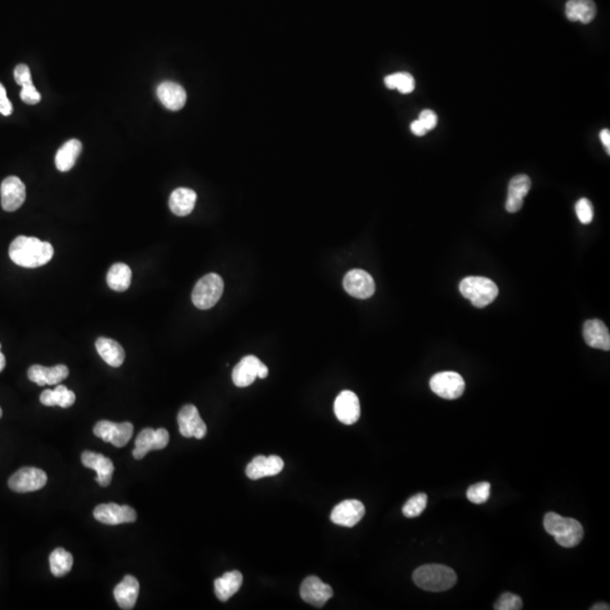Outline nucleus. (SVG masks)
<instances>
[{
	"label": "nucleus",
	"mask_w": 610,
	"mask_h": 610,
	"mask_svg": "<svg viewBox=\"0 0 610 610\" xmlns=\"http://www.w3.org/2000/svg\"><path fill=\"white\" fill-rule=\"evenodd\" d=\"M9 258L23 268H38L54 257V247L49 242L30 236H17L9 247Z\"/></svg>",
	"instance_id": "obj_1"
},
{
	"label": "nucleus",
	"mask_w": 610,
	"mask_h": 610,
	"mask_svg": "<svg viewBox=\"0 0 610 610\" xmlns=\"http://www.w3.org/2000/svg\"><path fill=\"white\" fill-rule=\"evenodd\" d=\"M544 528L562 547H575L582 542L584 536V527L578 520L564 518L557 513L549 512L545 515Z\"/></svg>",
	"instance_id": "obj_2"
},
{
	"label": "nucleus",
	"mask_w": 610,
	"mask_h": 610,
	"mask_svg": "<svg viewBox=\"0 0 610 610\" xmlns=\"http://www.w3.org/2000/svg\"><path fill=\"white\" fill-rule=\"evenodd\" d=\"M456 572L441 564H427L415 570L413 580L417 586L431 593H442L457 584Z\"/></svg>",
	"instance_id": "obj_3"
},
{
	"label": "nucleus",
	"mask_w": 610,
	"mask_h": 610,
	"mask_svg": "<svg viewBox=\"0 0 610 610\" xmlns=\"http://www.w3.org/2000/svg\"><path fill=\"white\" fill-rule=\"evenodd\" d=\"M460 293L476 307H485L495 301L498 287L493 280L486 277H466L460 286Z\"/></svg>",
	"instance_id": "obj_4"
},
{
	"label": "nucleus",
	"mask_w": 610,
	"mask_h": 610,
	"mask_svg": "<svg viewBox=\"0 0 610 610\" xmlns=\"http://www.w3.org/2000/svg\"><path fill=\"white\" fill-rule=\"evenodd\" d=\"M224 292V282L218 274H208L200 278L192 291V303L200 310L212 309Z\"/></svg>",
	"instance_id": "obj_5"
},
{
	"label": "nucleus",
	"mask_w": 610,
	"mask_h": 610,
	"mask_svg": "<svg viewBox=\"0 0 610 610\" xmlns=\"http://www.w3.org/2000/svg\"><path fill=\"white\" fill-rule=\"evenodd\" d=\"M93 432L96 436L105 442L114 444L116 448H123L132 438L134 425L129 422L118 424L110 420H101L96 424Z\"/></svg>",
	"instance_id": "obj_6"
},
{
	"label": "nucleus",
	"mask_w": 610,
	"mask_h": 610,
	"mask_svg": "<svg viewBox=\"0 0 610 610\" xmlns=\"http://www.w3.org/2000/svg\"><path fill=\"white\" fill-rule=\"evenodd\" d=\"M429 387L432 391L443 399H458L464 395V378L457 372H441L433 375L429 381Z\"/></svg>",
	"instance_id": "obj_7"
},
{
	"label": "nucleus",
	"mask_w": 610,
	"mask_h": 610,
	"mask_svg": "<svg viewBox=\"0 0 610 610\" xmlns=\"http://www.w3.org/2000/svg\"><path fill=\"white\" fill-rule=\"evenodd\" d=\"M48 482L45 471L38 468L25 467L16 471L8 480V486L16 493L39 491Z\"/></svg>",
	"instance_id": "obj_8"
},
{
	"label": "nucleus",
	"mask_w": 610,
	"mask_h": 610,
	"mask_svg": "<svg viewBox=\"0 0 610 610\" xmlns=\"http://www.w3.org/2000/svg\"><path fill=\"white\" fill-rule=\"evenodd\" d=\"M170 441V434L165 429H144L135 441L132 456L140 460L152 450H162L167 447Z\"/></svg>",
	"instance_id": "obj_9"
},
{
	"label": "nucleus",
	"mask_w": 610,
	"mask_h": 610,
	"mask_svg": "<svg viewBox=\"0 0 610 610\" xmlns=\"http://www.w3.org/2000/svg\"><path fill=\"white\" fill-rule=\"evenodd\" d=\"M300 595L304 602L314 606L317 608H322L330 600L334 595V591L329 584L322 582L318 577H307L304 579L300 589Z\"/></svg>",
	"instance_id": "obj_10"
},
{
	"label": "nucleus",
	"mask_w": 610,
	"mask_h": 610,
	"mask_svg": "<svg viewBox=\"0 0 610 610\" xmlns=\"http://www.w3.org/2000/svg\"><path fill=\"white\" fill-rule=\"evenodd\" d=\"M93 514L98 522L110 526L130 524L137 519V513L131 506L116 503L100 504L94 509Z\"/></svg>",
	"instance_id": "obj_11"
},
{
	"label": "nucleus",
	"mask_w": 610,
	"mask_h": 610,
	"mask_svg": "<svg viewBox=\"0 0 610 610\" xmlns=\"http://www.w3.org/2000/svg\"><path fill=\"white\" fill-rule=\"evenodd\" d=\"M180 433L185 438L204 439L207 434V426L196 406L185 405L178 414Z\"/></svg>",
	"instance_id": "obj_12"
},
{
	"label": "nucleus",
	"mask_w": 610,
	"mask_h": 610,
	"mask_svg": "<svg viewBox=\"0 0 610 610\" xmlns=\"http://www.w3.org/2000/svg\"><path fill=\"white\" fill-rule=\"evenodd\" d=\"M1 207L6 212H15L26 199V188L17 176H8L0 187Z\"/></svg>",
	"instance_id": "obj_13"
},
{
	"label": "nucleus",
	"mask_w": 610,
	"mask_h": 610,
	"mask_svg": "<svg viewBox=\"0 0 610 610\" xmlns=\"http://www.w3.org/2000/svg\"><path fill=\"white\" fill-rule=\"evenodd\" d=\"M344 289L353 298L365 300L374 294L375 283L372 276L362 269H353L344 278Z\"/></svg>",
	"instance_id": "obj_14"
},
{
	"label": "nucleus",
	"mask_w": 610,
	"mask_h": 610,
	"mask_svg": "<svg viewBox=\"0 0 610 610\" xmlns=\"http://www.w3.org/2000/svg\"><path fill=\"white\" fill-rule=\"evenodd\" d=\"M364 514L365 508L360 501L346 500L335 506L330 519L337 526L351 528L363 519Z\"/></svg>",
	"instance_id": "obj_15"
},
{
	"label": "nucleus",
	"mask_w": 610,
	"mask_h": 610,
	"mask_svg": "<svg viewBox=\"0 0 610 610\" xmlns=\"http://www.w3.org/2000/svg\"><path fill=\"white\" fill-rule=\"evenodd\" d=\"M334 411L340 422L345 425H353L360 416L358 397L353 391H342L335 400Z\"/></svg>",
	"instance_id": "obj_16"
},
{
	"label": "nucleus",
	"mask_w": 610,
	"mask_h": 610,
	"mask_svg": "<svg viewBox=\"0 0 610 610\" xmlns=\"http://www.w3.org/2000/svg\"><path fill=\"white\" fill-rule=\"evenodd\" d=\"M82 462L86 468L96 471V482L102 487H107L112 482L114 473V462L101 453L85 451L82 455Z\"/></svg>",
	"instance_id": "obj_17"
},
{
	"label": "nucleus",
	"mask_w": 610,
	"mask_h": 610,
	"mask_svg": "<svg viewBox=\"0 0 610 610\" xmlns=\"http://www.w3.org/2000/svg\"><path fill=\"white\" fill-rule=\"evenodd\" d=\"M283 459L278 456H258L251 460L245 469L247 478L261 480L264 477L276 476L283 471Z\"/></svg>",
	"instance_id": "obj_18"
},
{
	"label": "nucleus",
	"mask_w": 610,
	"mask_h": 610,
	"mask_svg": "<svg viewBox=\"0 0 610 610\" xmlns=\"http://www.w3.org/2000/svg\"><path fill=\"white\" fill-rule=\"evenodd\" d=\"M69 375V369L63 364L45 367L41 365H32L27 371V376L30 381L34 382L40 387L43 386H56L63 381Z\"/></svg>",
	"instance_id": "obj_19"
},
{
	"label": "nucleus",
	"mask_w": 610,
	"mask_h": 610,
	"mask_svg": "<svg viewBox=\"0 0 610 610\" xmlns=\"http://www.w3.org/2000/svg\"><path fill=\"white\" fill-rule=\"evenodd\" d=\"M261 364V360L253 355L242 358L233 369V383L238 388L249 387L258 378Z\"/></svg>",
	"instance_id": "obj_20"
},
{
	"label": "nucleus",
	"mask_w": 610,
	"mask_h": 610,
	"mask_svg": "<svg viewBox=\"0 0 610 610\" xmlns=\"http://www.w3.org/2000/svg\"><path fill=\"white\" fill-rule=\"evenodd\" d=\"M158 98L167 110L179 111L187 102V93L179 84L163 82L158 86Z\"/></svg>",
	"instance_id": "obj_21"
},
{
	"label": "nucleus",
	"mask_w": 610,
	"mask_h": 610,
	"mask_svg": "<svg viewBox=\"0 0 610 610\" xmlns=\"http://www.w3.org/2000/svg\"><path fill=\"white\" fill-rule=\"evenodd\" d=\"M584 337L586 345H589L590 347L602 349V351H609V330L602 320H598V319L588 320L584 323Z\"/></svg>",
	"instance_id": "obj_22"
},
{
	"label": "nucleus",
	"mask_w": 610,
	"mask_h": 610,
	"mask_svg": "<svg viewBox=\"0 0 610 610\" xmlns=\"http://www.w3.org/2000/svg\"><path fill=\"white\" fill-rule=\"evenodd\" d=\"M531 188V180L526 174H520L510 181L509 192L505 209L509 213H517L522 208L524 200Z\"/></svg>",
	"instance_id": "obj_23"
},
{
	"label": "nucleus",
	"mask_w": 610,
	"mask_h": 610,
	"mask_svg": "<svg viewBox=\"0 0 610 610\" xmlns=\"http://www.w3.org/2000/svg\"><path fill=\"white\" fill-rule=\"evenodd\" d=\"M114 595L116 604L121 609H132L139 595V582L132 575H125L114 588Z\"/></svg>",
	"instance_id": "obj_24"
},
{
	"label": "nucleus",
	"mask_w": 610,
	"mask_h": 610,
	"mask_svg": "<svg viewBox=\"0 0 610 610\" xmlns=\"http://www.w3.org/2000/svg\"><path fill=\"white\" fill-rule=\"evenodd\" d=\"M243 584V575L240 571L227 572L214 582L215 595L220 602H227L238 593Z\"/></svg>",
	"instance_id": "obj_25"
},
{
	"label": "nucleus",
	"mask_w": 610,
	"mask_h": 610,
	"mask_svg": "<svg viewBox=\"0 0 610 610\" xmlns=\"http://www.w3.org/2000/svg\"><path fill=\"white\" fill-rule=\"evenodd\" d=\"M96 347L102 360L112 367H119L125 362V349L116 340L100 337L96 342Z\"/></svg>",
	"instance_id": "obj_26"
},
{
	"label": "nucleus",
	"mask_w": 610,
	"mask_h": 610,
	"mask_svg": "<svg viewBox=\"0 0 610 610\" xmlns=\"http://www.w3.org/2000/svg\"><path fill=\"white\" fill-rule=\"evenodd\" d=\"M197 194L189 188H178L171 194L169 206L171 212L176 216H187L194 211Z\"/></svg>",
	"instance_id": "obj_27"
},
{
	"label": "nucleus",
	"mask_w": 610,
	"mask_h": 610,
	"mask_svg": "<svg viewBox=\"0 0 610 610\" xmlns=\"http://www.w3.org/2000/svg\"><path fill=\"white\" fill-rule=\"evenodd\" d=\"M565 14L570 21L588 24L595 17L597 7L593 0H569L566 3Z\"/></svg>",
	"instance_id": "obj_28"
},
{
	"label": "nucleus",
	"mask_w": 610,
	"mask_h": 610,
	"mask_svg": "<svg viewBox=\"0 0 610 610\" xmlns=\"http://www.w3.org/2000/svg\"><path fill=\"white\" fill-rule=\"evenodd\" d=\"M82 145L81 142L78 139H70L66 142L63 146L58 149L56 154V167L60 172H67L72 170L75 163L77 161L78 156L81 155Z\"/></svg>",
	"instance_id": "obj_29"
},
{
	"label": "nucleus",
	"mask_w": 610,
	"mask_h": 610,
	"mask_svg": "<svg viewBox=\"0 0 610 610\" xmlns=\"http://www.w3.org/2000/svg\"><path fill=\"white\" fill-rule=\"evenodd\" d=\"M131 277H132V273H131L130 267L125 264H122V262H116L109 269V273L107 275V283L112 291L125 292L130 286Z\"/></svg>",
	"instance_id": "obj_30"
},
{
	"label": "nucleus",
	"mask_w": 610,
	"mask_h": 610,
	"mask_svg": "<svg viewBox=\"0 0 610 610\" xmlns=\"http://www.w3.org/2000/svg\"><path fill=\"white\" fill-rule=\"evenodd\" d=\"M76 396L72 390H68L65 386L57 384L54 390H45L40 396V402L42 405L52 407L59 406L61 408H68L74 405Z\"/></svg>",
	"instance_id": "obj_31"
},
{
	"label": "nucleus",
	"mask_w": 610,
	"mask_h": 610,
	"mask_svg": "<svg viewBox=\"0 0 610 610\" xmlns=\"http://www.w3.org/2000/svg\"><path fill=\"white\" fill-rule=\"evenodd\" d=\"M49 562H50L51 573L57 578H61V577L68 574L72 570L74 558L69 551H66L63 548H57L51 553Z\"/></svg>",
	"instance_id": "obj_32"
},
{
	"label": "nucleus",
	"mask_w": 610,
	"mask_h": 610,
	"mask_svg": "<svg viewBox=\"0 0 610 610\" xmlns=\"http://www.w3.org/2000/svg\"><path fill=\"white\" fill-rule=\"evenodd\" d=\"M384 83L390 90H398L402 94H409L415 90V79L408 73H396L384 78Z\"/></svg>",
	"instance_id": "obj_33"
},
{
	"label": "nucleus",
	"mask_w": 610,
	"mask_h": 610,
	"mask_svg": "<svg viewBox=\"0 0 610 610\" xmlns=\"http://www.w3.org/2000/svg\"><path fill=\"white\" fill-rule=\"evenodd\" d=\"M426 505H427V495L420 493L407 501V503L402 508V513L407 518H416L425 511Z\"/></svg>",
	"instance_id": "obj_34"
},
{
	"label": "nucleus",
	"mask_w": 610,
	"mask_h": 610,
	"mask_svg": "<svg viewBox=\"0 0 610 610\" xmlns=\"http://www.w3.org/2000/svg\"><path fill=\"white\" fill-rule=\"evenodd\" d=\"M491 494V484L488 482H478L468 488L467 498L473 504H484Z\"/></svg>",
	"instance_id": "obj_35"
},
{
	"label": "nucleus",
	"mask_w": 610,
	"mask_h": 610,
	"mask_svg": "<svg viewBox=\"0 0 610 610\" xmlns=\"http://www.w3.org/2000/svg\"><path fill=\"white\" fill-rule=\"evenodd\" d=\"M524 607L522 599L519 595L513 593H505L501 595L500 599L495 604L494 609L496 610H520Z\"/></svg>",
	"instance_id": "obj_36"
},
{
	"label": "nucleus",
	"mask_w": 610,
	"mask_h": 610,
	"mask_svg": "<svg viewBox=\"0 0 610 610\" xmlns=\"http://www.w3.org/2000/svg\"><path fill=\"white\" fill-rule=\"evenodd\" d=\"M575 212L582 224H590L593 220V206L589 199L582 198L575 205Z\"/></svg>",
	"instance_id": "obj_37"
},
{
	"label": "nucleus",
	"mask_w": 610,
	"mask_h": 610,
	"mask_svg": "<svg viewBox=\"0 0 610 610\" xmlns=\"http://www.w3.org/2000/svg\"><path fill=\"white\" fill-rule=\"evenodd\" d=\"M21 98L26 105H36L41 101V94L38 92L32 82L22 86Z\"/></svg>",
	"instance_id": "obj_38"
},
{
	"label": "nucleus",
	"mask_w": 610,
	"mask_h": 610,
	"mask_svg": "<svg viewBox=\"0 0 610 610\" xmlns=\"http://www.w3.org/2000/svg\"><path fill=\"white\" fill-rule=\"evenodd\" d=\"M14 77H15L16 83L21 87L25 84L32 83L30 68L24 63L16 66L15 70H14Z\"/></svg>",
	"instance_id": "obj_39"
},
{
	"label": "nucleus",
	"mask_w": 610,
	"mask_h": 610,
	"mask_svg": "<svg viewBox=\"0 0 610 610\" xmlns=\"http://www.w3.org/2000/svg\"><path fill=\"white\" fill-rule=\"evenodd\" d=\"M422 123L425 125V128L427 129V131L432 130V129H434L438 125V116L435 114L434 111L432 110H424L420 112V118H418Z\"/></svg>",
	"instance_id": "obj_40"
},
{
	"label": "nucleus",
	"mask_w": 610,
	"mask_h": 610,
	"mask_svg": "<svg viewBox=\"0 0 610 610\" xmlns=\"http://www.w3.org/2000/svg\"><path fill=\"white\" fill-rule=\"evenodd\" d=\"M0 114L8 116L13 114L12 102L7 98L6 89L0 83Z\"/></svg>",
	"instance_id": "obj_41"
},
{
	"label": "nucleus",
	"mask_w": 610,
	"mask_h": 610,
	"mask_svg": "<svg viewBox=\"0 0 610 610\" xmlns=\"http://www.w3.org/2000/svg\"><path fill=\"white\" fill-rule=\"evenodd\" d=\"M411 132L416 135V136H424V135H426V132H427V129L425 128V125H424L420 120L411 122Z\"/></svg>",
	"instance_id": "obj_42"
},
{
	"label": "nucleus",
	"mask_w": 610,
	"mask_h": 610,
	"mask_svg": "<svg viewBox=\"0 0 610 610\" xmlns=\"http://www.w3.org/2000/svg\"><path fill=\"white\" fill-rule=\"evenodd\" d=\"M600 139H602L604 146L607 149L608 154H610V132L608 129H604L600 132Z\"/></svg>",
	"instance_id": "obj_43"
},
{
	"label": "nucleus",
	"mask_w": 610,
	"mask_h": 610,
	"mask_svg": "<svg viewBox=\"0 0 610 610\" xmlns=\"http://www.w3.org/2000/svg\"><path fill=\"white\" fill-rule=\"evenodd\" d=\"M269 369L265 364L262 363L261 366H260L259 369V374H258V378L265 379L267 378V375H268Z\"/></svg>",
	"instance_id": "obj_44"
},
{
	"label": "nucleus",
	"mask_w": 610,
	"mask_h": 610,
	"mask_svg": "<svg viewBox=\"0 0 610 610\" xmlns=\"http://www.w3.org/2000/svg\"><path fill=\"white\" fill-rule=\"evenodd\" d=\"M0 349H1V344H0ZM5 366H6V358L3 356V353L0 351V372L5 369Z\"/></svg>",
	"instance_id": "obj_45"
},
{
	"label": "nucleus",
	"mask_w": 610,
	"mask_h": 610,
	"mask_svg": "<svg viewBox=\"0 0 610 610\" xmlns=\"http://www.w3.org/2000/svg\"><path fill=\"white\" fill-rule=\"evenodd\" d=\"M609 604H597L591 608V610H608L609 609Z\"/></svg>",
	"instance_id": "obj_46"
},
{
	"label": "nucleus",
	"mask_w": 610,
	"mask_h": 610,
	"mask_svg": "<svg viewBox=\"0 0 610 610\" xmlns=\"http://www.w3.org/2000/svg\"><path fill=\"white\" fill-rule=\"evenodd\" d=\"M3 416V411H1V408H0V418Z\"/></svg>",
	"instance_id": "obj_47"
}]
</instances>
